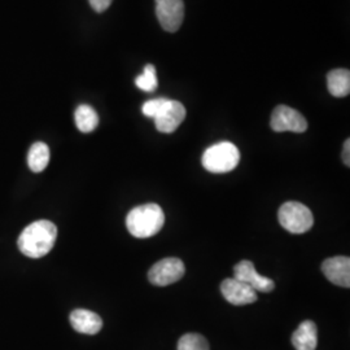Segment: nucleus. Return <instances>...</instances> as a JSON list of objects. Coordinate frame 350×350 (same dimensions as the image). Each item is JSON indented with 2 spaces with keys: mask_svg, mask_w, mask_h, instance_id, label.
Returning a JSON list of instances; mask_svg holds the SVG:
<instances>
[{
  "mask_svg": "<svg viewBox=\"0 0 350 350\" xmlns=\"http://www.w3.org/2000/svg\"><path fill=\"white\" fill-rule=\"evenodd\" d=\"M292 344L296 350H315L318 331L313 321H304L292 335Z\"/></svg>",
  "mask_w": 350,
  "mask_h": 350,
  "instance_id": "obj_13",
  "label": "nucleus"
},
{
  "mask_svg": "<svg viewBox=\"0 0 350 350\" xmlns=\"http://www.w3.org/2000/svg\"><path fill=\"white\" fill-rule=\"evenodd\" d=\"M88 1H90V5L92 7L94 11L104 12L109 8L113 0H88Z\"/></svg>",
  "mask_w": 350,
  "mask_h": 350,
  "instance_id": "obj_20",
  "label": "nucleus"
},
{
  "mask_svg": "<svg viewBox=\"0 0 350 350\" xmlns=\"http://www.w3.org/2000/svg\"><path fill=\"white\" fill-rule=\"evenodd\" d=\"M169 99H165V98H159V99H152V100L146 101L143 104V108H142V112L146 116V117H150V118H157L159 116H161L165 109L169 107L170 104Z\"/></svg>",
  "mask_w": 350,
  "mask_h": 350,
  "instance_id": "obj_19",
  "label": "nucleus"
},
{
  "mask_svg": "<svg viewBox=\"0 0 350 350\" xmlns=\"http://www.w3.org/2000/svg\"><path fill=\"white\" fill-rule=\"evenodd\" d=\"M75 120L78 130L85 134L94 131L99 125L98 113L88 104H82L75 109Z\"/></svg>",
  "mask_w": 350,
  "mask_h": 350,
  "instance_id": "obj_16",
  "label": "nucleus"
},
{
  "mask_svg": "<svg viewBox=\"0 0 350 350\" xmlns=\"http://www.w3.org/2000/svg\"><path fill=\"white\" fill-rule=\"evenodd\" d=\"M270 126L276 133L292 131L300 134L306 131L308 122L299 111L287 105H278L271 114Z\"/></svg>",
  "mask_w": 350,
  "mask_h": 350,
  "instance_id": "obj_6",
  "label": "nucleus"
},
{
  "mask_svg": "<svg viewBox=\"0 0 350 350\" xmlns=\"http://www.w3.org/2000/svg\"><path fill=\"white\" fill-rule=\"evenodd\" d=\"M137 88L146 92H153L157 88V75H156V68L153 65H146L143 75H139L135 79Z\"/></svg>",
  "mask_w": 350,
  "mask_h": 350,
  "instance_id": "obj_18",
  "label": "nucleus"
},
{
  "mask_svg": "<svg viewBox=\"0 0 350 350\" xmlns=\"http://www.w3.org/2000/svg\"><path fill=\"white\" fill-rule=\"evenodd\" d=\"M156 14L163 30L175 33L183 24L185 3L183 0H156Z\"/></svg>",
  "mask_w": 350,
  "mask_h": 350,
  "instance_id": "obj_7",
  "label": "nucleus"
},
{
  "mask_svg": "<svg viewBox=\"0 0 350 350\" xmlns=\"http://www.w3.org/2000/svg\"><path fill=\"white\" fill-rule=\"evenodd\" d=\"M186 118V108L182 103L172 100L165 112L154 118L156 129L163 134H172Z\"/></svg>",
  "mask_w": 350,
  "mask_h": 350,
  "instance_id": "obj_11",
  "label": "nucleus"
},
{
  "mask_svg": "<svg viewBox=\"0 0 350 350\" xmlns=\"http://www.w3.org/2000/svg\"><path fill=\"white\" fill-rule=\"evenodd\" d=\"M325 278L338 287H350V258L338 256L327 258L322 265Z\"/></svg>",
  "mask_w": 350,
  "mask_h": 350,
  "instance_id": "obj_10",
  "label": "nucleus"
},
{
  "mask_svg": "<svg viewBox=\"0 0 350 350\" xmlns=\"http://www.w3.org/2000/svg\"><path fill=\"white\" fill-rule=\"evenodd\" d=\"M57 238V227L47 219L27 226L18 238V248L30 258H42L49 254Z\"/></svg>",
  "mask_w": 350,
  "mask_h": 350,
  "instance_id": "obj_1",
  "label": "nucleus"
},
{
  "mask_svg": "<svg viewBox=\"0 0 350 350\" xmlns=\"http://www.w3.org/2000/svg\"><path fill=\"white\" fill-rule=\"evenodd\" d=\"M240 161L238 147L230 142H221L204 152L202 166L214 174H222L234 170Z\"/></svg>",
  "mask_w": 350,
  "mask_h": 350,
  "instance_id": "obj_3",
  "label": "nucleus"
},
{
  "mask_svg": "<svg viewBox=\"0 0 350 350\" xmlns=\"http://www.w3.org/2000/svg\"><path fill=\"white\" fill-rule=\"evenodd\" d=\"M165 224V214L157 204H144L131 209L126 217L129 232L138 239H148L161 231Z\"/></svg>",
  "mask_w": 350,
  "mask_h": 350,
  "instance_id": "obj_2",
  "label": "nucleus"
},
{
  "mask_svg": "<svg viewBox=\"0 0 350 350\" xmlns=\"http://www.w3.org/2000/svg\"><path fill=\"white\" fill-rule=\"evenodd\" d=\"M234 278L238 279L240 282H243V283H245L250 288H253L256 292L269 293L275 288L273 279L260 275L257 273L254 265L248 260H243V261H240V262L235 265Z\"/></svg>",
  "mask_w": 350,
  "mask_h": 350,
  "instance_id": "obj_8",
  "label": "nucleus"
},
{
  "mask_svg": "<svg viewBox=\"0 0 350 350\" xmlns=\"http://www.w3.org/2000/svg\"><path fill=\"white\" fill-rule=\"evenodd\" d=\"M178 350H211L208 340L200 334H186L178 341Z\"/></svg>",
  "mask_w": 350,
  "mask_h": 350,
  "instance_id": "obj_17",
  "label": "nucleus"
},
{
  "mask_svg": "<svg viewBox=\"0 0 350 350\" xmlns=\"http://www.w3.org/2000/svg\"><path fill=\"white\" fill-rule=\"evenodd\" d=\"M279 224L292 234L308 232L314 225L312 211L297 201H288L283 204L278 213Z\"/></svg>",
  "mask_w": 350,
  "mask_h": 350,
  "instance_id": "obj_4",
  "label": "nucleus"
},
{
  "mask_svg": "<svg viewBox=\"0 0 350 350\" xmlns=\"http://www.w3.org/2000/svg\"><path fill=\"white\" fill-rule=\"evenodd\" d=\"M70 325L79 334L96 335L103 328V321L100 317L94 312L77 309L70 314Z\"/></svg>",
  "mask_w": 350,
  "mask_h": 350,
  "instance_id": "obj_12",
  "label": "nucleus"
},
{
  "mask_svg": "<svg viewBox=\"0 0 350 350\" xmlns=\"http://www.w3.org/2000/svg\"><path fill=\"white\" fill-rule=\"evenodd\" d=\"M50 163V148L46 143H34L27 153V163L31 172L40 173Z\"/></svg>",
  "mask_w": 350,
  "mask_h": 350,
  "instance_id": "obj_15",
  "label": "nucleus"
},
{
  "mask_svg": "<svg viewBox=\"0 0 350 350\" xmlns=\"http://www.w3.org/2000/svg\"><path fill=\"white\" fill-rule=\"evenodd\" d=\"M350 140L349 139H347V142L344 143V150H342V161L344 163L347 165V166H349L350 165Z\"/></svg>",
  "mask_w": 350,
  "mask_h": 350,
  "instance_id": "obj_21",
  "label": "nucleus"
},
{
  "mask_svg": "<svg viewBox=\"0 0 350 350\" xmlns=\"http://www.w3.org/2000/svg\"><path fill=\"white\" fill-rule=\"evenodd\" d=\"M186 273L185 263L179 258L169 257L154 263L148 271V280L153 286L165 287L179 282Z\"/></svg>",
  "mask_w": 350,
  "mask_h": 350,
  "instance_id": "obj_5",
  "label": "nucleus"
},
{
  "mask_svg": "<svg viewBox=\"0 0 350 350\" xmlns=\"http://www.w3.org/2000/svg\"><path fill=\"white\" fill-rule=\"evenodd\" d=\"M221 292L226 301L237 306L250 305L257 301V292L235 278L225 279L221 284Z\"/></svg>",
  "mask_w": 350,
  "mask_h": 350,
  "instance_id": "obj_9",
  "label": "nucleus"
},
{
  "mask_svg": "<svg viewBox=\"0 0 350 350\" xmlns=\"http://www.w3.org/2000/svg\"><path fill=\"white\" fill-rule=\"evenodd\" d=\"M328 91L335 98H345L350 92V72L348 69H334L327 75Z\"/></svg>",
  "mask_w": 350,
  "mask_h": 350,
  "instance_id": "obj_14",
  "label": "nucleus"
}]
</instances>
